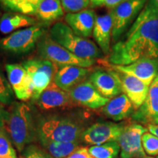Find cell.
I'll return each mask as SVG.
<instances>
[{
	"mask_svg": "<svg viewBox=\"0 0 158 158\" xmlns=\"http://www.w3.org/2000/svg\"><path fill=\"white\" fill-rule=\"evenodd\" d=\"M147 129L149 131V133H152L158 137V125H155V124H149L147 125Z\"/></svg>",
	"mask_w": 158,
	"mask_h": 158,
	"instance_id": "obj_35",
	"label": "cell"
},
{
	"mask_svg": "<svg viewBox=\"0 0 158 158\" xmlns=\"http://www.w3.org/2000/svg\"><path fill=\"white\" fill-rule=\"evenodd\" d=\"M69 94L74 103L91 109L102 108L110 100L99 93L89 81L78 84L69 92Z\"/></svg>",
	"mask_w": 158,
	"mask_h": 158,
	"instance_id": "obj_12",
	"label": "cell"
},
{
	"mask_svg": "<svg viewBox=\"0 0 158 158\" xmlns=\"http://www.w3.org/2000/svg\"><path fill=\"white\" fill-rule=\"evenodd\" d=\"M142 59H158V2L147 0L123 39L112 48L108 61L128 65Z\"/></svg>",
	"mask_w": 158,
	"mask_h": 158,
	"instance_id": "obj_1",
	"label": "cell"
},
{
	"mask_svg": "<svg viewBox=\"0 0 158 158\" xmlns=\"http://www.w3.org/2000/svg\"><path fill=\"white\" fill-rule=\"evenodd\" d=\"M95 12L86 9L78 13H67L64 21L75 34L84 38L92 36L95 23Z\"/></svg>",
	"mask_w": 158,
	"mask_h": 158,
	"instance_id": "obj_18",
	"label": "cell"
},
{
	"mask_svg": "<svg viewBox=\"0 0 158 158\" xmlns=\"http://www.w3.org/2000/svg\"><path fill=\"white\" fill-rule=\"evenodd\" d=\"M148 129L141 124L132 123L124 127L116 140L120 147L122 158H143L146 157L143 146L142 135Z\"/></svg>",
	"mask_w": 158,
	"mask_h": 158,
	"instance_id": "obj_9",
	"label": "cell"
},
{
	"mask_svg": "<svg viewBox=\"0 0 158 158\" xmlns=\"http://www.w3.org/2000/svg\"><path fill=\"white\" fill-rule=\"evenodd\" d=\"M84 131L80 122L70 116H47L40 120L37 127L40 139L53 141H78Z\"/></svg>",
	"mask_w": 158,
	"mask_h": 158,
	"instance_id": "obj_3",
	"label": "cell"
},
{
	"mask_svg": "<svg viewBox=\"0 0 158 158\" xmlns=\"http://www.w3.org/2000/svg\"><path fill=\"white\" fill-rule=\"evenodd\" d=\"M66 158H94L89 152V149L85 147H79L76 151L70 154Z\"/></svg>",
	"mask_w": 158,
	"mask_h": 158,
	"instance_id": "obj_33",
	"label": "cell"
},
{
	"mask_svg": "<svg viewBox=\"0 0 158 158\" xmlns=\"http://www.w3.org/2000/svg\"><path fill=\"white\" fill-rule=\"evenodd\" d=\"M43 150L52 158H66L79 148L78 141L61 142L40 139Z\"/></svg>",
	"mask_w": 158,
	"mask_h": 158,
	"instance_id": "obj_24",
	"label": "cell"
},
{
	"mask_svg": "<svg viewBox=\"0 0 158 158\" xmlns=\"http://www.w3.org/2000/svg\"><path fill=\"white\" fill-rule=\"evenodd\" d=\"M43 0H0L5 9L13 13L31 15L36 14L38 6Z\"/></svg>",
	"mask_w": 158,
	"mask_h": 158,
	"instance_id": "obj_25",
	"label": "cell"
},
{
	"mask_svg": "<svg viewBox=\"0 0 158 158\" xmlns=\"http://www.w3.org/2000/svg\"><path fill=\"white\" fill-rule=\"evenodd\" d=\"M36 24V20L27 15L18 13H5L0 19V31L7 35L14 32L20 28Z\"/></svg>",
	"mask_w": 158,
	"mask_h": 158,
	"instance_id": "obj_22",
	"label": "cell"
},
{
	"mask_svg": "<svg viewBox=\"0 0 158 158\" xmlns=\"http://www.w3.org/2000/svg\"><path fill=\"white\" fill-rule=\"evenodd\" d=\"M37 50L43 59L50 61L56 67L78 66L88 68L94 64V59H82L72 54L51 38L50 35L43 36L37 43Z\"/></svg>",
	"mask_w": 158,
	"mask_h": 158,
	"instance_id": "obj_6",
	"label": "cell"
},
{
	"mask_svg": "<svg viewBox=\"0 0 158 158\" xmlns=\"http://www.w3.org/2000/svg\"><path fill=\"white\" fill-rule=\"evenodd\" d=\"M124 0H90L92 7H106L110 10L114 9Z\"/></svg>",
	"mask_w": 158,
	"mask_h": 158,
	"instance_id": "obj_32",
	"label": "cell"
},
{
	"mask_svg": "<svg viewBox=\"0 0 158 158\" xmlns=\"http://www.w3.org/2000/svg\"><path fill=\"white\" fill-rule=\"evenodd\" d=\"M20 158H52L45 150H43L36 145H29L22 152V155Z\"/></svg>",
	"mask_w": 158,
	"mask_h": 158,
	"instance_id": "obj_31",
	"label": "cell"
},
{
	"mask_svg": "<svg viewBox=\"0 0 158 158\" xmlns=\"http://www.w3.org/2000/svg\"><path fill=\"white\" fill-rule=\"evenodd\" d=\"M35 102L40 109L44 110L70 107L73 103L69 92L59 88L54 82L40 95Z\"/></svg>",
	"mask_w": 158,
	"mask_h": 158,
	"instance_id": "obj_17",
	"label": "cell"
},
{
	"mask_svg": "<svg viewBox=\"0 0 158 158\" xmlns=\"http://www.w3.org/2000/svg\"><path fill=\"white\" fill-rule=\"evenodd\" d=\"M22 66L30 75L33 84V100H36L40 95L52 83L56 74V67L47 59H29L24 61Z\"/></svg>",
	"mask_w": 158,
	"mask_h": 158,
	"instance_id": "obj_8",
	"label": "cell"
},
{
	"mask_svg": "<svg viewBox=\"0 0 158 158\" xmlns=\"http://www.w3.org/2000/svg\"><path fill=\"white\" fill-rule=\"evenodd\" d=\"M115 71L121 82L122 92L130 99L135 110H137L141 107L147 98L150 85L132 75Z\"/></svg>",
	"mask_w": 158,
	"mask_h": 158,
	"instance_id": "obj_16",
	"label": "cell"
},
{
	"mask_svg": "<svg viewBox=\"0 0 158 158\" xmlns=\"http://www.w3.org/2000/svg\"><path fill=\"white\" fill-rule=\"evenodd\" d=\"M134 121L143 124L158 125V76L149 86L143 103L132 114Z\"/></svg>",
	"mask_w": 158,
	"mask_h": 158,
	"instance_id": "obj_14",
	"label": "cell"
},
{
	"mask_svg": "<svg viewBox=\"0 0 158 158\" xmlns=\"http://www.w3.org/2000/svg\"><path fill=\"white\" fill-rule=\"evenodd\" d=\"M0 158H5V157H0Z\"/></svg>",
	"mask_w": 158,
	"mask_h": 158,
	"instance_id": "obj_37",
	"label": "cell"
},
{
	"mask_svg": "<svg viewBox=\"0 0 158 158\" xmlns=\"http://www.w3.org/2000/svg\"><path fill=\"white\" fill-rule=\"evenodd\" d=\"M112 29L113 19L110 11L104 15H97L92 35L104 54H108L110 52Z\"/></svg>",
	"mask_w": 158,
	"mask_h": 158,
	"instance_id": "obj_20",
	"label": "cell"
},
{
	"mask_svg": "<svg viewBox=\"0 0 158 158\" xmlns=\"http://www.w3.org/2000/svg\"><path fill=\"white\" fill-rule=\"evenodd\" d=\"M50 37L54 42L80 58L95 60L103 54L94 42L75 34L69 26L62 22H57L51 27Z\"/></svg>",
	"mask_w": 158,
	"mask_h": 158,
	"instance_id": "obj_4",
	"label": "cell"
},
{
	"mask_svg": "<svg viewBox=\"0 0 158 158\" xmlns=\"http://www.w3.org/2000/svg\"><path fill=\"white\" fill-rule=\"evenodd\" d=\"M7 79L16 98L27 101L32 98L33 84L30 75L19 64H7L5 66Z\"/></svg>",
	"mask_w": 158,
	"mask_h": 158,
	"instance_id": "obj_11",
	"label": "cell"
},
{
	"mask_svg": "<svg viewBox=\"0 0 158 158\" xmlns=\"http://www.w3.org/2000/svg\"><path fill=\"white\" fill-rule=\"evenodd\" d=\"M14 92L8 79L0 70V104L10 105L13 103Z\"/></svg>",
	"mask_w": 158,
	"mask_h": 158,
	"instance_id": "obj_28",
	"label": "cell"
},
{
	"mask_svg": "<svg viewBox=\"0 0 158 158\" xmlns=\"http://www.w3.org/2000/svg\"><path fill=\"white\" fill-rule=\"evenodd\" d=\"M157 2H158V0H157Z\"/></svg>",
	"mask_w": 158,
	"mask_h": 158,
	"instance_id": "obj_38",
	"label": "cell"
},
{
	"mask_svg": "<svg viewBox=\"0 0 158 158\" xmlns=\"http://www.w3.org/2000/svg\"><path fill=\"white\" fill-rule=\"evenodd\" d=\"M147 0H124L110 10L113 19L112 40L118 42L128 27L133 24L144 7Z\"/></svg>",
	"mask_w": 158,
	"mask_h": 158,
	"instance_id": "obj_7",
	"label": "cell"
},
{
	"mask_svg": "<svg viewBox=\"0 0 158 158\" xmlns=\"http://www.w3.org/2000/svg\"><path fill=\"white\" fill-rule=\"evenodd\" d=\"M89 152L94 158H115L120 152L117 141H110L101 145L92 146Z\"/></svg>",
	"mask_w": 158,
	"mask_h": 158,
	"instance_id": "obj_26",
	"label": "cell"
},
{
	"mask_svg": "<svg viewBox=\"0 0 158 158\" xmlns=\"http://www.w3.org/2000/svg\"><path fill=\"white\" fill-rule=\"evenodd\" d=\"M113 70L132 75L146 84L151 85L158 76V59H142L128 65L108 64Z\"/></svg>",
	"mask_w": 158,
	"mask_h": 158,
	"instance_id": "obj_15",
	"label": "cell"
},
{
	"mask_svg": "<svg viewBox=\"0 0 158 158\" xmlns=\"http://www.w3.org/2000/svg\"><path fill=\"white\" fill-rule=\"evenodd\" d=\"M124 124L114 122H98L83 132L81 140L89 145H101L110 141H116L124 129Z\"/></svg>",
	"mask_w": 158,
	"mask_h": 158,
	"instance_id": "obj_10",
	"label": "cell"
},
{
	"mask_svg": "<svg viewBox=\"0 0 158 158\" xmlns=\"http://www.w3.org/2000/svg\"><path fill=\"white\" fill-rule=\"evenodd\" d=\"M89 73L88 68L78 66H65L59 68L54 77V82L57 86L69 92L73 88L81 83Z\"/></svg>",
	"mask_w": 158,
	"mask_h": 158,
	"instance_id": "obj_19",
	"label": "cell"
},
{
	"mask_svg": "<svg viewBox=\"0 0 158 158\" xmlns=\"http://www.w3.org/2000/svg\"><path fill=\"white\" fill-rule=\"evenodd\" d=\"M46 31V23H37L10 34L0 40V48L14 54L29 53L35 48Z\"/></svg>",
	"mask_w": 158,
	"mask_h": 158,
	"instance_id": "obj_5",
	"label": "cell"
},
{
	"mask_svg": "<svg viewBox=\"0 0 158 158\" xmlns=\"http://www.w3.org/2000/svg\"><path fill=\"white\" fill-rule=\"evenodd\" d=\"M142 146L143 150L150 156L158 155V137L151 133H145L142 135Z\"/></svg>",
	"mask_w": 158,
	"mask_h": 158,
	"instance_id": "obj_29",
	"label": "cell"
},
{
	"mask_svg": "<svg viewBox=\"0 0 158 158\" xmlns=\"http://www.w3.org/2000/svg\"><path fill=\"white\" fill-rule=\"evenodd\" d=\"M7 110H6L2 105L0 104V128L5 127L6 118H7Z\"/></svg>",
	"mask_w": 158,
	"mask_h": 158,
	"instance_id": "obj_34",
	"label": "cell"
},
{
	"mask_svg": "<svg viewBox=\"0 0 158 158\" xmlns=\"http://www.w3.org/2000/svg\"><path fill=\"white\" fill-rule=\"evenodd\" d=\"M89 80L99 93L108 99L118 96L122 92L121 82L113 69L108 70L99 69L94 71L91 73Z\"/></svg>",
	"mask_w": 158,
	"mask_h": 158,
	"instance_id": "obj_13",
	"label": "cell"
},
{
	"mask_svg": "<svg viewBox=\"0 0 158 158\" xmlns=\"http://www.w3.org/2000/svg\"><path fill=\"white\" fill-rule=\"evenodd\" d=\"M61 0H43L38 6L35 15L44 23H51L64 15Z\"/></svg>",
	"mask_w": 158,
	"mask_h": 158,
	"instance_id": "obj_23",
	"label": "cell"
},
{
	"mask_svg": "<svg viewBox=\"0 0 158 158\" xmlns=\"http://www.w3.org/2000/svg\"><path fill=\"white\" fill-rule=\"evenodd\" d=\"M157 158H158V157H157Z\"/></svg>",
	"mask_w": 158,
	"mask_h": 158,
	"instance_id": "obj_39",
	"label": "cell"
},
{
	"mask_svg": "<svg viewBox=\"0 0 158 158\" xmlns=\"http://www.w3.org/2000/svg\"><path fill=\"white\" fill-rule=\"evenodd\" d=\"M5 128L13 145L22 152L36 135L30 108L23 102H13L7 111Z\"/></svg>",
	"mask_w": 158,
	"mask_h": 158,
	"instance_id": "obj_2",
	"label": "cell"
},
{
	"mask_svg": "<svg viewBox=\"0 0 158 158\" xmlns=\"http://www.w3.org/2000/svg\"><path fill=\"white\" fill-rule=\"evenodd\" d=\"M105 115L115 122H119L132 116L135 108L130 99L124 94L112 98L102 108Z\"/></svg>",
	"mask_w": 158,
	"mask_h": 158,
	"instance_id": "obj_21",
	"label": "cell"
},
{
	"mask_svg": "<svg viewBox=\"0 0 158 158\" xmlns=\"http://www.w3.org/2000/svg\"><path fill=\"white\" fill-rule=\"evenodd\" d=\"M143 158H154V157H152L151 156H146V157H144Z\"/></svg>",
	"mask_w": 158,
	"mask_h": 158,
	"instance_id": "obj_36",
	"label": "cell"
},
{
	"mask_svg": "<svg viewBox=\"0 0 158 158\" xmlns=\"http://www.w3.org/2000/svg\"><path fill=\"white\" fill-rule=\"evenodd\" d=\"M62 7L68 13H78L90 6V0H61Z\"/></svg>",
	"mask_w": 158,
	"mask_h": 158,
	"instance_id": "obj_30",
	"label": "cell"
},
{
	"mask_svg": "<svg viewBox=\"0 0 158 158\" xmlns=\"http://www.w3.org/2000/svg\"><path fill=\"white\" fill-rule=\"evenodd\" d=\"M9 134L5 127L0 128V157L17 158Z\"/></svg>",
	"mask_w": 158,
	"mask_h": 158,
	"instance_id": "obj_27",
	"label": "cell"
}]
</instances>
